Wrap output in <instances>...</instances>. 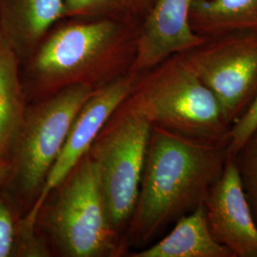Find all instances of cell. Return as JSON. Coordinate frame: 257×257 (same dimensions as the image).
I'll list each match as a JSON object with an SVG mask.
<instances>
[{"instance_id": "obj_4", "label": "cell", "mask_w": 257, "mask_h": 257, "mask_svg": "<svg viewBox=\"0 0 257 257\" xmlns=\"http://www.w3.org/2000/svg\"><path fill=\"white\" fill-rule=\"evenodd\" d=\"M54 192L45 226L63 256L118 255L117 231L110 225L97 172L89 153Z\"/></svg>"}, {"instance_id": "obj_17", "label": "cell", "mask_w": 257, "mask_h": 257, "mask_svg": "<svg viewBox=\"0 0 257 257\" xmlns=\"http://www.w3.org/2000/svg\"><path fill=\"white\" fill-rule=\"evenodd\" d=\"M2 188H0V257L19 256L21 217L13 199L2 191Z\"/></svg>"}, {"instance_id": "obj_7", "label": "cell", "mask_w": 257, "mask_h": 257, "mask_svg": "<svg viewBox=\"0 0 257 257\" xmlns=\"http://www.w3.org/2000/svg\"><path fill=\"white\" fill-rule=\"evenodd\" d=\"M183 55L232 126L256 96V32L235 31L204 37Z\"/></svg>"}, {"instance_id": "obj_15", "label": "cell", "mask_w": 257, "mask_h": 257, "mask_svg": "<svg viewBox=\"0 0 257 257\" xmlns=\"http://www.w3.org/2000/svg\"><path fill=\"white\" fill-rule=\"evenodd\" d=\"M156 0H65V19H105L143 25Z\"/></svg>"}, {"instance_id": "obj_11", "label": "cell", "mask_w": 257, "mask_h": 257, "mask_svg": "<svg viewBox=\"0 0 257 257\" xmlns=\"http://www.w3.org/2000/svg\"><path fill=\"white\" fill-rule=\"evenodd\" d=\"M65 0H7L0 30L19 55L28 58L51 29L63 19Z\"/></svg>"}, {"instance_id": "obj_14", "label": "cell", "mask_w": 257, "mask_h": 257, "mask_svg": "<svg viewBox=\"0 0 257 257\" xmlns=\"http://www.w3.org/2000/svg\"><path fill=\"white\" fill-rule=\"evenodd\" d=\"M189 22L201 37L235 31L257 33V0H196Z\"/></svg>"}, {"instance_id": "obj_18", "label": "cell", "mask_w": 257, "mask_h": 257, "mask_svg": "<svg viewBox=\"0 0 257 257\" xmlns=\"http://www.w3.org/2000/svg\"><path fill=\"white\" fill-rule=\"evenodd\" d=\"M257 130V94L248 109L230 128L229 154L232 156L248 137Z\"/></svg>"}, {"instance_id": "obj_8", "label": "cell", "mask_w": 257, "mask_h": 257, "mask_svg": "<svg viewBox=\"0 0 257 257\" xmlns=\"http://www.w3.org/2000/svg\"><path fill=\"white\" fill-rule=\"evenodd\" d=\"M137 76L127 74L96 90L74 120L64 145L52 167L36 202L21 218L23 229L37 230L40 211L50 195L86 156L105 124L131 92Z\"/></svg>"}, {"instance_id": "obj_6", "label": "cell", "mask_w": 257, "mask_h": 257, "mask_svg": "<svg viewBox=\"0 0 257 257\" xmlns=\"http://www.w3.org/2000/svg\"><path fill=\"white\" fill-rule=\"evenodd\" d=\"M94 92L83 85L69 86L27 110L7 181L21 199L37 198L78 112Z\"/></svg>"}, {"instance_id": "obj_9", "label": "cell", "mask_w": 257, "mask_h": 257, "mask_svg": "<svg viewBox=\"0 0 257 257\" xmlns=\"http://www.w3.org/2000/svg\"><path fill=\"white\" fill-rule=\"evenodd\" d=\"M204 206L212 238L234 257H257L256 223L231 156Z\"/></svg>"}, {"instance_id": "obj_19", "label": "cell", "mask_w": 257, "mask_h": 257, "mask_svg": "<svg viewBox=\"0 0 257 257\" xmlns=\"http://www.w3.org/2000/svg\"><path fill=\"white\" fill-rule=\"evenodd\" d=\"M11 172V163H0V188H2L9 180Z\"/></svg>"}, {"instance_id": "obj_1", "label": "cell", "mask_w": 257, "mask_h": 257, "mask_svg": "<svg viewBox=\"0 0 257 257\" xmlns=\"http://www.w3.org/2000/svg\"><path fill=\"white\" fill-rule=\"evenodd\" d=\"M230 139L204 141L152 126L128 238L145 244L204 205L229 160Z\"/></svg>"}, {"instance_id": "obj_10", "label": "cell", "mask_w": 257, "mask_h": 257, "mask_svg": "<svg viewBox=\"0 0 257 257\" xmlns=\"http://www.w3.org/2000/svg\"><path fill=\"white\" fill-rule=\"evenodd\" d=\"M196 0H156L141 27L131 74L138 76L168 57L200 44L204 37L190 26L189 17Z\"/></svg>"}, {"instance_id": "obj_2", "label": "cell", "mask_w": 257, "mask_h": 257, "mask_svg": "<svg viewBox=\"0 0 257 257\" xmlns=\"http://www.w3.org/2000/svg\"><path fill=\"white\" fill-rule=\"evenodd\" d=\"M141 27L112 19L60 20L26 58L25 94L39 101L73 85L96 91L131 74Z\"/></svg>"}, {"instance_id": "obj_12", "label": "cell", "mask_w": 257, "mask_h": 257, "mask_svg": "<svg viewBox=\"0 0 257 257\" xmlns=\"http://www.w3.org/2000/svg\"><path fill=\"white\" fill-rule=\"evenodd\" d=\"M27 110L19 55L0 31V163H11Z\"/></svg>"}, {"instance_id": "obj_3", "label": "cell", "mask_w": 257, "mask_h": 257, "mask_svg": "<svg viewBox=\"0 0 257 257\" xmlns=\"http://www.w3.org/2000/svg\"><path fill=\"white\" fill-rule=\"evenodd\" d=\"M117 109L136 112L152 126L197 140L228 139L231 128L219 103L183 53L138 75Z\"/></svg>"}, {"instance_id": "obj_13", "label": "cell", "mask_w": 257, "mask_h": 257, "mask_svg": "<svg viewBox=\"0 0 257 257\" xmlns=\"http://www.w3.org/2000/svg\"><path fill=\"white\" fill-rule=\"evenodd\" d=\"M132 257H234L212 238L202 205L175 222V227L155 245Z\"/></svg>"}, {"instance_id": "obj_5", "label": "cell", "mask_w": 257, "mask_h": 257, "mask_svg": "<svg viewBox=\"0 0 257 257\" xmlns=\"http://www.w3.org/2000/svg\"><path fill=\"white\" fill-rule=\"evenodd\" d=\"M152 125L136 112L117 109L89 151L114 230L128 224L138 201Z\"/></svg>"}, {"instance_id": "obj_16", "label": "cell", "mask_w": 257, "mask_h": 257, "mask_svg": "<svg viewBox=\"0 0 257 257\" xmlns=\"http://www.w3.org/2000/svg\"><path fill=\"white\" fill-rule=\"evenodd\" d=\"M231 157L257 226V130Z\"/></svg>"}]
</instances>
